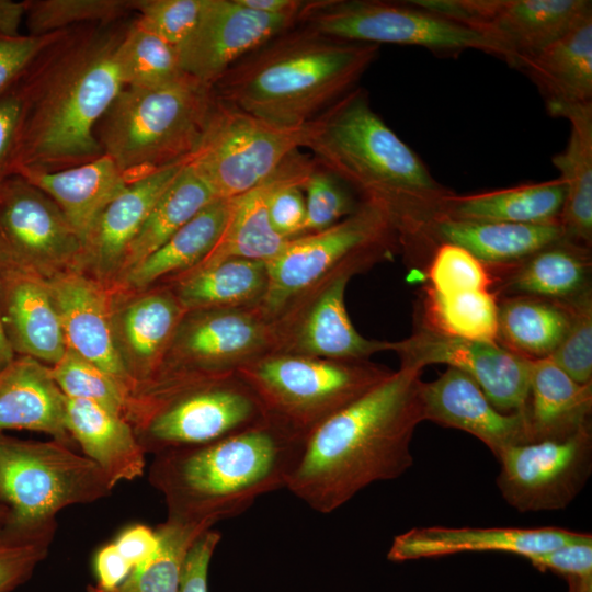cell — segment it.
Listing matches in <instances>:
<instances>
[{"instance_id":"obj_52","label":"cell","mask_w":592,"mask_h":592,"mask_svg":"<svg viewBox=\"0 0 592 592\" xmlns=\"http://www.w3.org/2000/svg\"><path fill=\"white\" fill-rule=\"evenodd\" d=\"M220 538V532L209 528L194 540L184 560L178 592H208V568Z\"/></svg>"},{"instance_id":"obj_27","label":"cell","mask_w":592,"mask_h":592,"mask_svg":"<svg viewBox=\"0 0 592 592\" xmlns=\"http://www.w3.org/2000/svg\"><path fill=\"white\" fill-rule=\"evenodd\" d=\"M562 238L565 234L559 221L515 224L440 216L430 223L426 230L428 242L457 244L487 267L514 266Z\"/></svg>"},{"instance_id":"obj_26","label":"cell","mask_w":592,"mask_h":592,"mask_svg":"<svg viewBox=\"0 0 592 592\" xmlns=\"http://www.w3.org/2000/svg\"><path fill=\"white\" fill-rule=\"evenodd\" d=\"M4 430L44 432L67 446V397L50 366L30 356H15L0 371V433Z\"/></svg>"},{"instance_id":"obj_33","label":"cell","mask_w":592,"mask_h":592,"mask_svg":"<svg viewBox=\"0 0 592 592\" xmlns=\"http://www.w3.org/2000/svg\"><path fill=\"white\" fill-rule=\"evenodd\" d=\"M592 384L581 385L549 358L532 360L524 414L531 442L563 439L591 425Z\"/></svg>"},{"instance_id":"obj_38","label":"cell","mask_w":592,"mask_h":592,"mask_svg":"<svg viewBox=\"0 0 592 592\" xmlns=\"http://www.w3.org/2000/svg\"><path fill=\"white\" fill-rule=\"evenodd\" d=\"M570 309L530 296L505 297L498 305V337L504 348L526 358H547L563 339Z\"/></svg>"},{"instance_id":"obj_28","label":"cell","mask_w":592,"mask_h":592,"mask_svg":"<svg viewBox=\"0 0 592 592\" xmlns=\"http://www.w3.org/2000/svg\"><path fill=\"white\" fill-rule=\"evenodd\" d=\"M303 157L300 150L294 152L269 179L235 197L228 221L213 250L195 267L178 277L229 259L267 263L275 258L288 240L281 237L271 225L269 200L275 186L296 168Z\"/></svg>"},{"instance_id":"obj_58","label":"cell","mask_w":592,"mask_h":592,"mask_svg":"<svg viewBox=\"0 0 592 592\" xmlns=\"http://www.w3.org/2000/svg\"><path fill=\"white\" fill-rule=\"evenodd\" d=\"M14 357L15 354L7 340L0 316V371L4 368Z\"/></svg>"},{"instance_id":"obj_42","label":"cell","mask_w":592,"mask_h":592,"mask_svg":"<svg viewBox=\"0 0 592 592\" xmlns=\"http://www.w3.org/2000/svg\"><path fill=\"white\" fill-rule=\"evenodd\" d=\"M50 372L67 398L98 403L128 422L136 414L139 426L141 408L133 391L98 365L67 349L64 356L50 366Z\"/></svg>"},{"instance_id":"obj_8","label":"cell","mask_w":592,"mask_h":592,"mask_svg":"<svg viewBox=\"0 0 592 592\" xmlns=\"http://www.w3.org/2000/svg\"><path fill=\"white\" fill-rule=\"evenodd\" d=\"M392 371L369 360H330L270 353L236 374L260 399L266 417L308 436Z\"/></svg>"},{"instance_id":"obj_31","label":"cell","mask_w":592,"mask_h":592,"mask_svg":"<svg viewBox=\"0 0 592 592\" xmlns=\"http://www.w3.org/2000/svg\"><path fill=\"white\" fill-rule=\"evenodd\" d=\"M515 68L536 86L547 109L592 102V14Z\"/></svg>"},{"instance_id":"obj_49","label":"cell","mask_w":592,"mask_h":592,"mask_svg":"<svg viewBox=\"0 0 592 592\" xmlns=\"http://www.w3.org/2000/svg\"><path fill=\"white\" fill-rule=\"evenodd\" d=\"M52 530L35 534L0 535V592H12L27 580L48 550Z\"/></svg>"},{"instance_id":"obj_14","label":"cell","mask_w":592,"mask_h":592,"mask_svg":"<svg viewBox=\"0 0 592 592\" xmlns=\"http://www.w3.org/2000/svg\"><path fill=\"white\" fill-rule=\"evenodd\" d=\"M497 459V486L510 506L523 513L562 510L591 475V425L563 439L511 446Z\"/></svg>"},{"instance_id":"obj_35","label":"cell","mask_w":592,"mask_h":592,"mask_svg":"<svg viewBox=\"0 0 592 592\" xmlns=\"http://www.w3.org/2000/svg\"><path fill=\"white\" fill-rule=\"evenodd\" d=\"M511 267L502 289L515 296L567 303L591 291L590 249L566 237Z\"/></svg>"},{"instance_id":"obj_19","label":"cell","mask_w":592,"mask_h":592,"mask_svg":"<svg viewBox=\"0 0 592 592\" xmlns=\"http://www.w3.org/2000/svg\"><path fill=\"white\" fill-rule=\"evenodd\" d=\"M299 19L259 12L238 0H206L194 30L177 47L181 69L213 87L236 61L297 25Z\"/></svg>"},{"instance_id":"obj_55","label":"cell","mask_w":592,"mask_h":592,"mask_svg":"<svg viewBox=\"0 0 592 592\" xmlns=\"http://www.w3.org/2000/svg\"><path fill=\"white\" fill-rule=\"evenodd\" d=\"M96 587L111 590L121 584L132 572L133 567L117 550L114 543L103 546L93 561Z\"/></svg>"},{"instance_id":"obj_10","label":"cell","mask_w":592,"mask_h":592,"mask_svg":"<svg viewBox=\"0 0 592 592\" xmlns=\"http://www.w3.org/2000/svg\"><path fill=\"white\" fill-rule=\"evenodd\" d=\"M320 116L293 127L272 124L216 96L204 133L186 164L216 198L246 194L305 148Z\"/></svg>"},{"instance_id":"obj_59","label":"cell","mask_w":592,"mask_h":592,"mask_svg":"<svg viewBox=\"0 0 592 592\" xmlns=\"http://www.w3.org/2000/svg\"><path fill=\"white\" fill-rule=\"evenodd\" d=\"M568 592H592V577H567Z\"/></svg>"},{"instance_id":"obj_47","label":"cell","mask_w":592,"mask_h":592,"mask_svg":"<svg viewBox=\"0 0 592 592\" xmlns=\"http://www.w3.org/2000/svg\"><path fill=\"white\" fill-rule=\"evenodd\" d=\"M429 280L430 288L443 295L488 291L492 284L485 264L466 249L448 242L436 244L429 266Z\"/></svg>"},{"instance_id":"obj_39","label":"cell","mask_w":592,"mask_h":592,"mask_svg":"<svg viewBox=\"0 0 592 592\" xmlns=\"http://www.w3.org/2000/svg\"><path fill=\"white\" fill-rule=\"evenodd\" d=\"M215 198L208 186L185 164L159 197L128 247L118 280Z\"/></svg>"},{"instance_id":"obj_40","label":"cell","mask_w":592,"mask_h":592,"mask_svg":"<svg viewBox=\"0 0 592 592\" xmlns=\"http://www.w3.org/2000/svg\"><path fill=\"white\" fill-rule=\"evenodd\" d=\"M209 528L206 524L168 517L156 530L159 547L152 557L134 568L117 587L103 590L89 585L87 592H178L189 549Z\"/></svg>"},{"instance_id":"obj_45","label":"cell","mask_w":592,"mask_h":592,"mask_svg":"<svg viewBox=\"0 0 592 592\" xmlns=\"http://www.w3.org/2000/svg\"><path fill=\"white\" fill-rule=\"evenodd\" d=\"M306 204L305 234L327 229L356 210L361 200L337 175L317 162L301 186Z\"/></svg>"},{"instance_id":"obj_22","label":"cell","mask_w":592,"mask_h":592,"mask_svg":"<svg viewBox=\"0 0 592 592\" xmlns=\"http://www.w3.org/2000/svg\"><path fill=\"white\" fill-rule=\"evenodd\" d=\"M421 399L424 421L474 435L497 458L511 446L531 442L524 413L498 410L476 382L456 368L423 382Z\"/></svg>"},{"instance_id":"obj_36","label":"cell","mask_w":592,"mask_h":592,"mask_svg":"<svg viewBox=\"0 0 592 592\" xmlns=\"http://www.w3.org/2000/svg\"><path fill=\"white\" fill-rule=\"evenodd\" d=\"M563 198L565 185L557 178L498 191L453 194L445 201L440 216L515 224L557 223Z\"/></svg>"},{"instance_id":"obj_43","label":"cell","mask_w":592,"mask_h":592,"mask_svg":"<svg viewBox=\"0 0 592 592\" xmlns=\"http://www.w3.org/2000/svg\"><path fill=\"white\" fill-rule=\"evenodd\" d=\"M124 87L156 88L185 75L177 46L128 21L118 50Z\"/></svg>"},{"instance_id":"obj_21","label":"cell","mask_w":592,"mask_h":592,"mask_svg":"<svg viewBox=\"0 0 592 592\" xmlns=\"http://www.w3.org/2000/svg\"><path fill=\"white\" fill-rule=\"evenodd\" d=\"M67 349L126 385L134 383L117 352L112 327V300L105 285L78 270L47 280Z\"/></svg>"},{"instance_id":"obj_6","label":"cell","mask_w":592,"mask_h":592,"mask_svg":"<svg viewBox=\"0 0 592 592\" xmlns=\"http://www.w3.org/2000/svg\"><path fill=\"white\" fill-rule=\"evenodd\" d=\"M213 87L189 75L156 88L124 87L94 136L128 181L187 161L204 133Z\"/></svg>"},{"instance_id":"obj_2","label":"cell","mask_w":592,"mask_h":592,"mask_svg":"<svg viewBox=\"0 0 592 592\" xmlns=\"http://www.w3.org/2000/svg\"><path fill=\"white\" fill-rule=\"evenodd\" d=\"M421 368L400 366L306 439L287 490L320 513H331L377 481L413 465L411 442L424 421Z\"/></svg>"},{"instance_id":"obj_23","label":"cell","mask_w":592,"mask_h":592,"mask_svg":"<svg viewBox=\"0 0 592 592\" xmlns=\"http://www.w3.org/2000/svg\"><path fill=\"white\" fill-rule=\"evenodd\" d=\"M0 316L14 354L48 366L67 345L47 280L33 270L0 258Z\"/></svg>"},{"instance_id":"obj_56","label":"cell","mask_w":592,"mask_h":592,"mask_svg":"<svg viewBox=\"0 0 592 592\" xmlns=\"http://www.w3.org/2000/svg\"><path fill=\"white\" fill-rule=\"evenodd\" d=\"M241 4L266 14L301 15L307 1L301 0H238ZM300 20V19H299Z\"/></svg>"},{"instance_id":"obj_15","label":"cell","mask_w":592,"mask_h":592,"mask_svg":"<svg viewBox=\"0 0 592 592\" xmlns=\"http://www.w3.org/2000/svg\"><path fill=\"white\" fill-rule=\"evenodd\" d=\"M272 351L271 323L257 308L186 311L158 375H231Z\"/></svg>"},{"instance_id":"obj_51","label":"cell","mask_w":592,"mask_h":592,"mask_svg":"<svg viewBox=\"0 0 592 592\" xmlns=\"http://www.w3.org/2000/svg\"><path fill=\"white\" fill-rule=\"evenodd\" d=\"M526 559L542 571H553L567 577H592V536L583 535L553 550L532 555Z\"/></svg>"},{"instance_id":"obj_17","label":"cell","mask_w":592,"mask_h":592,"mask_svg":"<svg viewBox=\"0 0 592 592\" xmlns=\"http://www.w3.org/2000/svg\"><path fill=\"white\" fill-rule=\"evenodd\" d=\"M390 351L399 356L400 366L456 368L473 378L498 410L524 413L532 360L498 342L466 340L421 326L410 337L391 342Z\"/></svg>"},{"instance_id":"obj_4","label":"cell","mask_w":592,"mask_h":592,"mask_svg":"<svg viewBox=\"0 0 592 592\" xmlns=\"http://www.w3.org/2000/svg\"><path fill=\"white\" fill-rule=\"evenodd\" d=\"M378 53V45L333 38L298 23L236 61L213 90L272 124L300 126L355 89Z\"/></svg>"},{"instance_id":"obj_24","label":"cell","mask_w":592,"mask_h":592,"mask_svg":"<svg viewBox=\"0 0 592 592\" xmlns=\"http://www.w3.org/2000/svg\"><path fill=\"white\" fill-rule=\"evenodd\" d=\"M583 533L559 527H414L397 535L387 558L394 562L462 553H506L524 558L579 539Z\"/></svg>"},{"instance_id":"obj_16","label":"cell","mask_w":592,"mask_h":592,"mask_svg":"<svg viewBox=\"0 0 592 592\" xmlns=\"http://www.w3.org/2000/svg\"><path fill=\"white\" fill-rule=\"evenodd\" d=\"M82 241L57 204L21 175L0 182V258L49 280L77 270Z\"/></svg>"},{"instance_id":"obj_5","label":"cell","mask_w":592,"mask_h":592,"mask_svg":"<svg viewBox=\"0 0 592 592\" xmlns=\"http://www.w3.org/2000/svg\"><path fill=\"white\" fill-rule=\"evenodd\" d=\"M306 439L267 418L213 443L157 453L151 481L166 497L168 517L213 527L286 488Z\"/></svg>"},{"instance_id":"obj_32","label":"cell","mask_w":592,"mask_h":592,"mask_svg":"<svg viewBox=\"0 0 592 592\" xmlns=\"http://www.w3.org/2000/svg\"><path fill=\"white\" fill-rule=\"evenodd\" d=\"M67 429L113 487L143 475L145 449L124 417L91 401L67 398Z\"/></svg>"},{"instance_id":"obj_60","label":"cell","mask_w":592,"mask_h":592,"mask_svg":"<svg viewBox=\"0 0 592 592\" xmlns=\"http://www.w3.org/2000/svg\"><path fill=\"white\" fill-rule=\"evenodd\" d=\"M1 517H2V511H1V509H0V521H1Z\"/></svg>"},{"instance_id":"obj_41","label":"cell","mask_w":592,"mask_h":592,"mask_svg":"<svg viewBox=\"0 0 592 592\" xmlns=\"http://www.w3.org/2000/svg\"><path fill=\"white\" fill-rule=\"evenodd\" d=\"M422 326L466 340L497 342L498 304L487 289L448 295L428 288Z\"/></svg>"},{"instance_id":"obj_57","label":"cell","mask_w":592,"mask_h":592,"mask_svg":"<svg viewBox=\"0 0 592 592\" xmlns=\"http://www.w3.org/2000/svg\"><path fill=\"white\" fill-rule=\"evenodd\" d=\"M24 21L23 1L0 0V34L20 35V26Z\"/></svg>"},{"instance_id":"obj_48","label":"cell","mask_w":592,"mask_h":592,"mask_svg":"<svg viewBox=\"0 0 592 592\" xmlns=\"http://www.w3.org/2000/svg\"><path fill=\"white\" fill-rule=\"evenodd\" d=\"M141 29L179 46L194 30L206 0H133Z\"/></svg>"},{"instance_id":"obj_25","label":"cell","mask_w":592,"mask_h":592,"mask_svg":"<svg viewBox=\"0 0 592 592\" xmlns=\"http://www.w3.org/2000/svg\"><path fill=\"white\" fill-rule=\"evenodd\" d=\"M141 292L119 309L112 301V327L124 367L135 387H145V397L185 310L169 286Z\"/></svg>"},{"instance_id":"obj_44","label":"cell","mask_w":592,"mask_h":592,"mask_svg":"<svg viewBox=\"0 0 592 592\" xmlns=\"http://www.w3.org/2000/svg\"><path fill=\"white\" fill-rule=\"evenodd\" d=\"M27 34L43 36L84 24H110L134 13L133 0H24Z\"/></svg>"},{"instance_id":"obj_37","label":"cell","mask_w":592,"mask_h":592,"mask_svg":"<svg viewBox=\"0 0 592 592\" xmlns=\"http://www.w3.org/2000/svg\"><path fill=\"white\" fill-rule=\"evenodd\" d=\"M186 311L219 308H257L269 283L266 263L229 259L169 282Z\"/></svg>"},{"instance_id":"obj_3","label":"cell","mask_w":592,"mask_h":592,"mask_svg":"<svg viewBox=\"0 0 592 592\" xmlns=\"http://www.w3.org/2000/svg\"><path fill=\"white\" fill-rule=\"evenodd\" d=\"M305 148L361 201L389 214L403 249L428 243L430 223L454 194L373 110L367 92L358 87L320 115Z\"/></svg>"},{"instance_id":"obj_54","label":"cell","mask_w":592,"mask_h":592,"mask_svg":"<svg viewBox=\"0 0 592 592\" xmlns=\"http://www.w3.org/2000/svg\"><path fill=\"white\" fill-rule=\"evenodd\" d=\"M113 543L134 569L147 561L157 551L159 537L156 531L138 524L126 528Z\"/></svg>"},{"instance_id":"obj_7","label":"cell","mask_w":592,"mask_h":592,"mask_svg":"<svg viewBox=\"0 0 592 592\" xmlns=\"http://www.w3.org/2000/svg\"><path fill=\"white\" fill-rule=\"evenodd\" d=\"M400 247L389 214L361 201L354 213L318 232L288 240L266 263L267 289L258 311L273 320L295 298L337 275H353L389 259Z\"/></svg>"},{"instance_id":"obj_50","label":"cell","mask_w":592,"mask_h":592,"mask_svg":"<svg viewBox=\"0 0 592 592\" xmlns=\"http://www.w3.org/2000/svg\"><path fill=\"white\" fill-rule=\"evenodd\" d=\"M59 32L43 36L0 34V99L15 87L33 59Z\"/></svg>"},{"instance_id":"obj_46","label":"cell","mask_w":592,"mask_h":592,"mask_svg":"<svg viewBox=\"0 0 592 592\" xmlns=\"http://www.w3.org/2000/svg\"><path fill=\"white\" fill-rule=\"evenodd\" d=\"M570 309L568 330L549 358L581 385L592 384L591 291L566 303Z\"/></svg>"},{"instance_id":"obj_53","label":"cell","mask_w":592,"mask_h":592,"mask_svg":"<svg viewBox=\"0 0 592 592\" xmlns=\"http://www.w3.org/2000/svg\"><path fill=\"white\" fill-rule=\"evenodd\" d=\"M22 118V99L15 87L0 99V182L13 175Z\"/></svg>"},{"instance_id":"obj_13","label":"cell","mask_w":592,"mask_h":592,"mask_svg":"<svg viewBox=\"0 0 592 592\" xmlns=\"http://www.w3.org/2000/svg\"><path fill=\"white\" fill-rule=\"evenodd\" d=\"M491 42L514 67L592 14L589 0H412Z\"/></svg>"},{"instance_id":"obj_1","label":"cell","mask_w":592,"mask_h":592,"mask_svg":"<svg viewBox=\"0 0 592 592\" xmlns=\"http://www.w3.org/2000/svg\"><path fill=\"white\" fill-rule=\"evenodd\" d=\"M129 19L60 31L19 82L22 118L13 175L90 162L102 150L94 129L124 88L118 50Z\"/></svg>"},{"instance_id":"obj_12","label":"cell","mask_w":592,"mask_h":592,"mask_svg":"<svg viewBox=\"0 0 592 592\" xmlns=\"http://www.w3.org/2000/svg\"><path fill=\"white\" fill-rule=\"evenodd\" d=\"M267 419L250 386L236 373L195 383L171 397L149 419L139 440L156 454L213 443Z\"/></svg>"},{"instance_id":"obj_11","label":"cell","mask_w":592,"mask_h":592,"mask_svg":"<svg viewBox=\"0 0 592 592\" xmlns=\"http://www.w3.org/2000/svg\"><path fill=\"white\" fill-rule=\"evenodd\" d=\"M299 23L348 42L419 46L440 57H457L474 49L500 58L485 36L412 0L307 1Z\"/></svg>"},{"instance_id":"obj_29","label":"cell","mask_w":592,"mask_h":592,"mask_svg":"<svg viewBox=\"0 0 592 592\" xmlns=\"http://www.w3.org/2000/svg\"><path fill=\"white\" fill-rule=\"evenodd\" d=\"M16 174L37 186L57 204L81 241L104 207L129 182L106 155L58 171L22 169Z\"/></svg>"},{"instance_id":"obj_20","label":"cell","mask_w":592,"mask_h":592,"mask_svg":"<svg viewBox=\"0 0 592 592\" xmlns=\"http://www.w3.org/2000/svg\"><path fill=\"white\" fill-rule=\"evenodd\" d=\"M186 162L158 169L128 182L104 207L83 239L77 270L105 286L117 282L128 247Z\"/></svg>"},{"instance_id":"obj_34","label":"cell","mask_w":592,"mask_h":592,"mask_svg":"<svg viewBox=\"0 0 592 592\" xmlns=\"http://www.w3.org/2000/svg\"><path fill=\"white\" fill-rule=\"evenodd\" d=\"M234 201L235 197L213 200L160 248L124 274L118 285L141 292L162 278L170 281L195 267L219 240Z\"/></svg>"},{"instance_id":"obj_9","label":"cell","mask_w":592,"mask_h":592,"mask_svg":"<svg viewBox=\"0 0 592 592\" xmlns=\"http://www.w3.org/2000/svg\"><path fill=\"white\" fill-rule=\"evenodd\" d=\"M113 488L86 455L57 441H22L0 433V499L8 505L9 532L49 531L61 509L91 502Z\"/></svg>"},{"instance_id":"obj_30","label":"cell","mask_w":592,"mask_h":592,"mask_svg":"<svg viewBox=\"0 0 592 592\" xmlns=\"http://www.w3.org/2000/svg\"><path fill=\"white\" fill-rule=\"evenodd\" d=\"M551 116L570 123L566 148L551 158L565 185L559 217L565 237L591 248L592 243V102L548 107Z\"/></svg>"},{"instance_id":"obj_18","label":"cell","mask_w":592,"mask_h":592,"mask_svg":"<svg viewBox=\"0 0 592 592\" xmlns=\"http://www.w3.org/2000/svg\"><path fill=\"white\" fill-rule=\"evenodd\" d=\"M353 274L343 273L309 289L270 321L272 353L330 360H369L390 351L389 341L367 339L351 322L344 292Z\"/></svg>"}]
</instances>
